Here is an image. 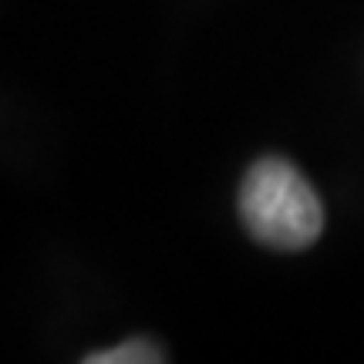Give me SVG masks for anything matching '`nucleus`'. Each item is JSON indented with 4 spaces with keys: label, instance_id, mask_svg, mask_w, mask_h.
I'll use <instances>...</instances> for the list:
<instances>
[{
    "label": "nucleus",
    "instance_id": "f257e3e1",
    "mask_svg": "<svg viewBox=\"0 0 364 364\" xmlns=\"http://www.w3.org/2000/svg\"><path fill=\"white\" fill-rule=\"evenodd\" d=\"M240 216L260 243L304 250L324 230V206L314 186L284 159H260L243 179Z\"/></svg>",
    "mask_w": 364,
    "mask_h": 364
},
{
    "label": "nucleus",
    "instance_id": "f03ea898",
    "mask_svg": "<svg viewBox=\"0 0 364 364\" xmlns=\"http://www.w3.org/2000/svg\"><path fill=\"white\" fill-rule=\"evenodd\" d=\"M88 364H152V361H166V351H159L156 344L149 341H129V344H118L108 351L88 354Z\"/></svg>",
    "mask_w": 364,
    "mask_h": 364
}]
</instances>
